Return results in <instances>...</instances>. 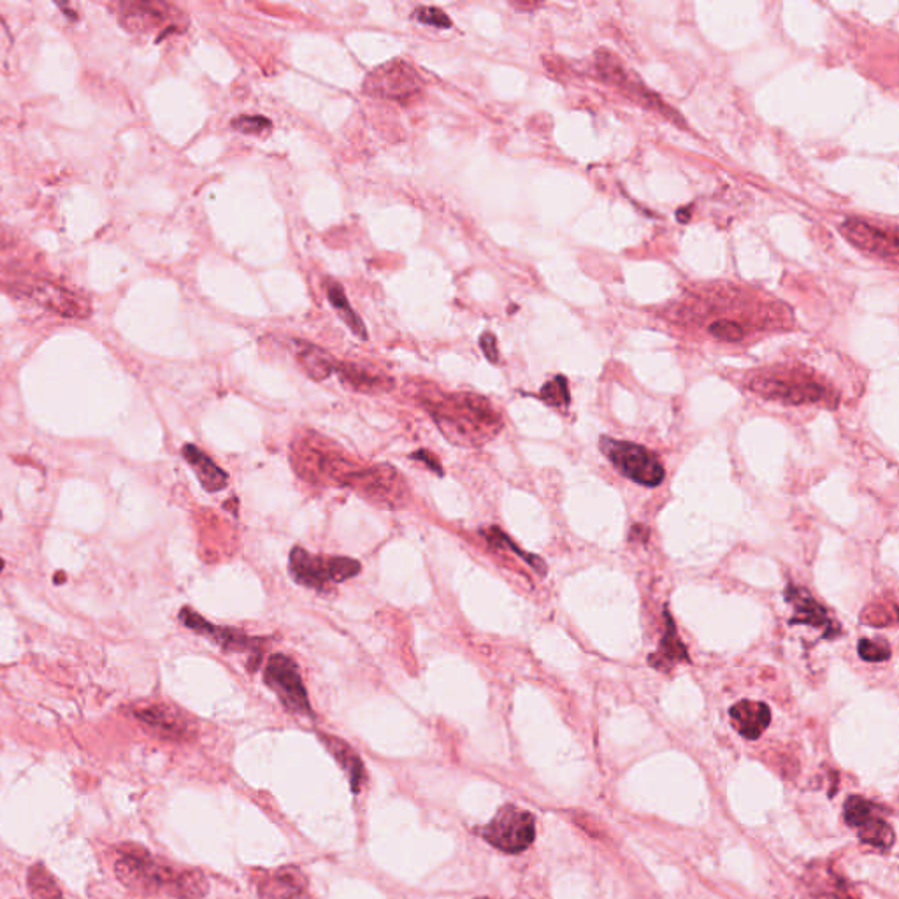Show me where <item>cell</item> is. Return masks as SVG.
<instances>
[{
  "label": "cell",
  "mask_w": 899,
  "mask_h": 899,
  "mask_svg": "<svg viewBox=\"0 0 899 899\" xmlns=\"http://www.w3.org/2000/svg\"><path fill=\"white\" fill-rule=\"evenodd\" d=\"M115 875L125 887L143 894L164 892L174 899H201L209 891L201 871L176 870L157 861L143 847H125L115 863Z\"/></svg>",
  "instance_id": "cell-1"
},
{
  "label": "cell",
  "mask_w": 899,
  "mask_h": 899,
  "mask_svg": "<svg viewBox=\"0 0 899 899\" xmlns=\"http://www.w3.org/2000/svg\"><path fill=\"white\" fill-rule=\"evenodd\" d=\"M429 410L441 432L455 445H480L501 427V417L489 399L469 392L445 396L429 404Z\"/></svg>",
  "instance_id": "cell-2"
},
{
  "label": "cell",
  "mask_w": 899,
  "mask_h": 899,
  "mask_svg": "<svg viewBox=\"0 0 899 899\" xmlns=\"http://www.w3.org/2000/svg\"><path fill=\"white\" fill-rule=\"evenodd\" d=\"M341 485L355 490L357 494L371 503L399 510L404 508L410 499V490L406 487L403 475L390 464H378L373 468L348 471L341 478Z\"/></svg>",
  "instance_id": "cell-3"
},
{
  "label": "cell",
  "mask_w": 899,
  "mask_h": 899,
  "mask_svg": "<svg viewBox=\"0 0 899 899\" xmlns=\"http://www.w3.org/2000/svg\"><path fill=\"white\" fill-rule=\"evenodd\" d=\"M360 562L350 557H322L311 555L304 548L290 552L288 571L295 582L315 590H329L331 585L343 583L360 573Z\"/></svg>",
  "instance_id": "cell-4"
},
{
  "label": "cell",
  "mask_w": 899,
  "mask_h": 899,
  "mask_svg": "<svg viewBox=\"0 0 899 899\" xmlns=\"http://www.w3.org/2000/svg\"><path fill=\"white\" fill-rule=\"evenodd\" d=\"M599 448L606 455V459L620 471V475L626 476L634 483L643 487H657L664 482L666 473L662 462L645 446L629 441L601 438Z\"/></svg>",
  "instance_id": "cell-5"
},
{
  "label": "cell",
  "mask_w": 899,
  "mask_h": 899,
  "mask_svg": "<svg viewBox=\"0 0 899 899\" xmlns=\"http://www.w3.org/2000/svg\"><path fill=\"white\" fill-rule=\"evenodd\" d=\"M485 842L504 854H520L533 845L536 838V819L531 812L515 805H504L494 819L482 828Z\"/></svg>",
  "instance_id": "cell-6"
},
{
  "label": "cell",
  "mask_w": 899,
  "mask_h": 899,
  "mask_svg": "<svg viewBox=\"0 0 899 899\" xmlns=\"http://www.w3.org/2000/svg\"><path fill=\"white\" fill-rule=\"evenodd\" d=\"M422 90L424 87L418 72L404 60H392L389 64L380 65L364 81L367 95L399 104L417 101Z\"/></svg>",
  "instance_id": "cell-7"
},
{
  "label": "cell",
  "mask_w": 899,
  "mask_h": 899,
  "mask_svg": "<svg viewBox=\"0 0 899 899\" xmlns=\"http://www.w3.org/2000/svg\"><path fill=\"white\" fill-rule=\"evenodd\" d=\"M884 813V806L861 796H850L843 808L845 822L856 831L859 840L878 850H889L896 842V833Z\"/></svg>",
  "instance_id": "cell-8"
},
{
  "label": "cell",
  "mask_w": 899,
  "mask_h": 899,
  "mask_svg": "<svg viewBox=\"0 0 899 899\" xmlns=\"http://www.w3.org/2000/svg\"><path fill=\"white\" fill-rule=\"evenodd\" d=\"M264 682L278 696L288 712L311 715L310 698L299 673V666L292 657L273 654L264 671Z\"/></svg>",
  "instance_id": "cell-9"
},
{
  "label": "cell",
  "mask_w": 899,
  "mask_h": 899,
  "mask_svg": "<svg viewBox=\"0 0 899 899\" xmlns=\"http://www.w3.org/2000/svg\"><path fill=\"white\" fill-rule=\"evenodd\" d=\"M750 389L768 399L789 404L819 403L828 397V390L820 383L796 373L757 374L750 383Z\"/></svg>",
  "instance_id": "cell-10"
},
{
  "label": "cell",
  "mask_w": 899,
  "mask_h": 899,
  "mask_svg": "<svg viewBox=\"0 0 899 899\" xmlns=\"http://www.w3.org/2000/svg\"><path fill=\"white\" fill-rule=\"evenodd\" d=\"M596 67L599 74L603 76V80L612 83L615 87H619L620 90H624L626 94L634 97L636 101H640L643 106L659 111L662 116H666L671 122L677 120V122L684 125V118L678 115L677 111H673L669 106H666V104L661 101V97H657V95L652 94L648 88L643 87V83H641L640 80H636L634 74H629L626 67L620 64L619 60L613 57L610 51H597Z\"/></svg>",
  "instance_id": "cell-11"
},
{
  "label": "cell",
  "mask_w": 899,
  "mask_h": 899,
  "mask_svg": "<svg viewBox=\"0 0 899 899\" xmlns=\"http://www.w3.org/2000/svg\"><path fill=\"white\" fill-rule=\"evenodd\" d=\"M840 231L845 234L852 245L861 248L864 252L873 253L877 257L891 260L896 264L898 260V231L892 227L891 231L880 229L873 223L861 220V218H847L840 225Z\"/></svg>",
  "instance_id": "cell-12"
},
{
  "label": "cell",
  "mask_w": 899,
  "mask_h": 899,
  "mask_svg": "<svg viewBox=\"0 0 899 899\" xmlns=\"http://www.w3.org/2000/svg\"><path fill=\"white\" fill-rule=\"evenodd\" d=\"M255 885L260 899H310L308 878L295 866L260 870Z\"/></svg>",
  "instance_id": "cell-13"
},
{
  "label": "cell",
  "mask_w": 899,
  "mask_h": 899,
  "mask_svg": "<svg viewBox=\"0 0 899 899\" xmlns=\"http://www.w3.org/2000/svg\"><path fill=\"white\" fill-rule=\"evenodd\" d=\"M137 719L153 733L166 740L185 741L194 738L195 724L187 713L169 705L144 706L136 712Z\"/></svg>",
  "instance_id": "cell-14"
},
{
  "label": "cell",
  "mask_w": 899,
  "mask_h": 899,
  "mask_svg": "<svg viewBox=\"0 0 899 899\" xmlns=\"http://www.w3.org/2000/svg\"><path fill=\"white\" fill-rule=\"evenodd\" d=\"M22 292L34 303L43 306L46 310L55 311L62 317L83 318L88 315V306L85 301L78 299L69 290L48 283V281H25L22 285Z\"/></svg>",
  "instance_id": "cell-15"
},
{
  "label": "cell",
  "mask_w": 899,
  "mask_h": 899,
  "mask_svg": "<svg viewBox=\"0 0 899 899\" xmlns=\"http://www.w3.org/2000/svg\"><path fill=\"white\" fill-rule=\"evenodd\" d=\"M178 11L160 2H134L123 6V18L130 29L139 32L178 29Z\"/></svg>",
  "instance_id": "cell-16"
},
{
  "label": "cell",
  "mask_w": 899,
  "mask_h": 899,
  "mask_svg": "<svg viewBox=\"0 0 899 899\" xmlns=\"http://www.w3.org/2000/svg\"><path fill=\"white\" fill-rule=\"evenodd\" d=\"M180 619L188 629H192V631L202 634V636L213 638V641H216L223 650H252L253 654L259 655V640L257 638H248L246 634L232 631V629L215 627L213 624H209L208 620L202 619L199 613L190 610V608L181 610Z\"/></svg>",
  "instance_id": "cell-17"
},
{
  "label": "cell",
  "mask_w": 899,
  "mask_h": 899,
  "mask_svg": "<svg viewBox=\"0 0 899 899\" xmlns=\"http://www.w3.org/2000/svg\"><path fill=\"white\" fill-rule=\"evenodd\" d=\"M729 717L734 729L745 740H757L763 736L764 731L770 727L771 712L768 705L761 701H740L729 710Z\"/></svg>",
  "instance_id": "cell-18"
},
{
  "label": "cell",
  "mask_w": 899,
  "mask_h": 899,
  "mask_svg": "<svg viewBox=\"0 0 899 899\" xmlns=\"http://www.w3.org/2000/svg\"><path fill=\"white\" fill-rule=\"evenodd\" d=\"M336 373L341 380L350 385L353 390H359L364 394H383L394 389V380L387 374L378 373L373 369L357 366V364H339Z\"/></svg>",
  "instance_id": "cell-19"
},
{
  "label": "cell",
  "mask_w": 899,
  "mask_h": 899,
  "mask_svg": "<svg viewBox=\"0 0 899 899\" xmlns=\"http://www.w3.org/2000/svg\"><path fill=\"white\" fill-rule=\"evenodd\" d=\"M664 620H666V627H664L659 650L654 652V655H650V659H648V662L657 671H669L678 662L689 661V652L685 648L684 641L680 640L677 626L669 617V613H664Z\"/></svg>",
  "instance_id": "cell-20"
},
{
  "label": "cell",
  "mask_w": 899,
  "mask_h": 899,
  "mask_svg": "<svg viewBox=\"0 0 899 899\" xmlns=\"http://www.w3.org/2000/svg\"><path fill=\"white\" fill-rule=\"evenodd\" d=\"M183 457L194 468L199 482L208 492H218L227 487L229 475L220 466H216L215 462L211 461V457L204 454L201 448H197L195 445H185L183 446Z\"/></svg>",
  "instance_id": "cell-21"
},
{
  "label": "cell",
  "mask_w": 899,
  "mask_h": 899,
  "mask_svg": "<svg viewBox=\"0 0 899 899\" xmlns=\"http://www.w3.org/2000/svg\"><path fill=\"white\" fill-rule=\"evenodd\" d=\"M295 355L304 373L315 382H324L338 369V362L332 355L308 341H295Z\"/></svg>",
  "instance_id": "cell-22"
},
{
  "label": "cell",
  "mask_w": 899,
  "mask_h": 899,
  "mask_svg": "<svg viewBox=\"0 0 899 899\" xmlns=\"http://www.w3.org/2000/svg\"><path fill=\"white\" fill-rule=\"evenodd\" d=\"M322 741L332 756L336 757L339 766L345 770L350 785H352V791L359 792L366 780V770H364V764L357 756V752L346 741H341L336 736H322Z\"/></svg>",
  "instance_id": "cell-23"
},
{
  "label": "cell",
  "mask_w": 899,
  "mask_h": 899,
  "mask_svg": "<svg viewBox=\"0 0 899 899\" xmlns=\"http://www.w3.org/2000/svg\"><path fill=\"white\" fill-rule=\"evenodd\" d=\"M785 596L789 597V601L794 603L796 612H798V619H792V622L810 624L812 627H826L829 636H831V627L833 626H831L828 613L817 601H813L812 596L806 590L789 587V590L785 592Z\"/></svg>",
  "instance_id": "cell-24"
},
{
  "label": "cell",
  "mask_w": 899,
  "mask_h": 899,
  "mask_svg": "<svg viewBox=\"0 0 899 899\" xmlns=\"http://www.w3.org/2000/svg\"><path fill=\"white\" fill-rule=\"evenodd\" d=\"M325 290H327V299L334 306V310L338 311L339 317L352 329L355 336L360 339H367L366 325L362 322V318L353 311L352 304L346 297L345 290L339 285L338 281H325Z\"/></svg>",
  "instance_id": "cell-25"
},
{
  "label": "cell",
  "mask_w": 899,
  "mask_h": 899,
  "mask_svg": "<svg viewBox=\"0 0 899 899\" xmlns=\"http://www.w3.org/2000/svg\"><path fill=\"white\" fill-rule=\"evenodd\" d=\"M29 891L32 899H64V894L58 887L57 880L53 878L48 868L43 863H37L27 873Z\"/></svg>",
  "instance_id": "cell-26"
},
{
  "label": "cell",
  "mask_w": 899,
  "mask_h": 899,
  "mask_svg": "<svg viewBox=\"0 0 899 899\" xmlns=\"http://www.w3.org/2000/svg\"><path fill=\"white\" fill-rule=\"evenodd\" d=\"M483 536L489 541L490 547H494L496 550H506V548H508L511 552H515L520 559H524L536 573H540V575H545V573H547V566H545V562L541 561L540 557H536V555L533 554H526L524 550H520V548H518L517 545L503 533V531H501V529L490 527L489 531L483 533Z\"/></svg>",
  "instance_id": "cell-27"
},
{
  "label": "cell",
  "mask_w": 899,
  "mask_h": 899,
  "mask_svg": "<svg viewBox=\"0 0 899 899\" xmlns=\"http://www.w3.org/2000/svg\"><path fill=\"white\" fill-rule=\"evenodd\" d=\"M541 399L550 406H568L569 404V387L568 380L564 376H555L554 380L545 383L540 392Z\"/></svg>",
  "instance_id": "cell-28"
},
{
  "label": "cell",
  "mask_w": 899,
  "mask_h": 899,
  "mask_svg": "<svg viewBox=\"0 0 899 899\" xmlns=\"http://www.w3.org/2000/svg\"><path fill=\"white\" fill-rule=\"evenodd\" d=\"M232 129L238 130L241 134L248 136H264L269 130L273 129V123L267 120L266 116L259 115H241L232 120Z\"/></svg>",
  "instance_id": "cell-29"
},
{
  "label": "cell",
  "mask_w": 899,
  "mask_h": 899,
  "mask_svg": "<svg viewBox=\"0 0 899 899\" xmlns=\"http://www.w3.org/2000/svg\"><path fill=\"white\" fill-rule=\"evenodd\" d=\"M708 332L712 334L713 338L726 341V343H738L747 334L745 327L733 320H715L708 327Z\"/></svg>",
  "instance_id": "cell-30"
},
{
  "label": "cell",
  "mask_w": 899,
  "mask_h": 899,
  "mask_svg": "<svg viewBox=\"0 0 899 899\" xmlns=\"http://www.w3.org/2000/svg\"><path fill=\"white\" fill-rule=\"evenodd\" d=\"M413 20H417V22L422 23V25H429V27H436V29H450L452 27V20H450V16L446 15L443 9L439 8H429V6H420V8L415 9L413 11V15H411Z\"/></svg>",
  "instance_id": "cell-31"
},
{
  "label": "cell",
  "mask_w": 899,
  "mask_h": 899,
  "mask_svg": "<svg viewBox=\"0 0 899 899\" xmlns=\"http://www.w3.org/2000/svg\"><path fill=\"white\" fill-rule=\"evenodd\" d=\"M857 650H859V655L863 657L864 661L868 662H882L891 657V647L884 640L863 638V640L859 641Z\"/></svg>",
  "instance_id": "cell-32"
},
{
  "label": "cell",
  "mask_w": 899,
  "mask_h": 899,
  "mask_svg": "<svg viewBox=\"0 0 899 899\" xmlns=\"http://www.w3.org/2000/svg\"><path fill=\"white\" fill-rule=\"evenodd\" d=\"M480 346H482L483 355H485L492 364H497V362H499L497 339L492 332H483L482 338H480Z\"/></svg>",
  "instance_id": "cell-33"
},
{
  "label": "cell",
  "mask_w": 899,
  "mask_h": 899,
  "mask_svg": "<svg viewBox=\"0 0 899 899\" xmlns=\"http://www.w3.org/2000/svg\"><path fill=\"white\" fill-rule=\"evenodd\" d=\"M411 459H413V461L424 462L425 466L431 469V471L438 473V475H443V468H441L438 459H436L434 455L429 454V452L420 450V452H415V454L411 455Z\"/></svg>",
  "instance_id": "cell-34"
},
{
  "label": "cell",
  "mask_w": 899,
  "mask_h": 899,
  "mask_svg": "<svg viewBox=\"0 0 899 899\" xmlns=\"http://www.w3.org/2000/svg\"><path fill=\"white\" fill-rule=\"evenodd\" d=\"M631 540L638 541L641 543H645L648 540V529L645 526H636L633 527V531H631Z\"/></svg>",
  "instance_id": "cell-35"
},
{
  "label": "cell",
  "mask_w": 899,
  "mask_h": 899,
  "mask_svg": "<svg viewBox=\"0 0 899 899\" xmlns=\"http://www.w3.org/2000/svg\"><path fill=\"white\" fill-rule=\"evenodd\" d=\"M518 9H536L540 8V4H513Z\"/></svg>",
  "instance_id": "cell-36"
},
{
  "label": "cell",
  "mask_w": 899,
  "mask_h": 899,
  "mask_svg": "<svg viewBox=\"0 0 899 899\" xmlns=\"http://www.w3.org/2000/svg\"><path fill=\"white\" fill-rule=\"evenodd\" d=\"M8 245V241H6V236H4V232L0 231V248H4V246Z\"/></svg>",
  "instance_id": "cell-37"
},
{
  "label": "cell",
  "mask_w": 899,
  "mask_h": 899,
  "mask_svg": "<svg viewBox=\"0 0 899 899\" xmlns=\"http://www.w3.org/2000/svg\"><path fill=\"white\" fill-rule=\"evenodd\" d=\"M2 568H4V562H2V559H0V571H2Z\"/></svg>",
  "instance_id": "cell-38"
},
{
  "label": "cell",
  "mask_w": 899,
  "mask_h": 899,
  "mask_svg": "<svg viewBox=\"0 0 899 899\" xmlns=\"http://www.w3.org/2000/svg\"><path fill=\"white\" fill-rule=\"evenodd\" d=\"M0 517H2V515H0Z\"/></svg>",
  "instance_id": "cell-39"
},
{
  "label": "cell",
  "mask_w": 899,
  "mask_h": 899,
  "mask_svg": "<svg viewBox=\"0 0 899 899\" xmlns=\"http://www.w3.org/2000/svg\"><path fill=\"white\" fill-rule=\"evenodd\" d=\"M480 899H483V898H480Z\"/></svg>",
  "instance_id": "cell-40"
}]
</instances>
